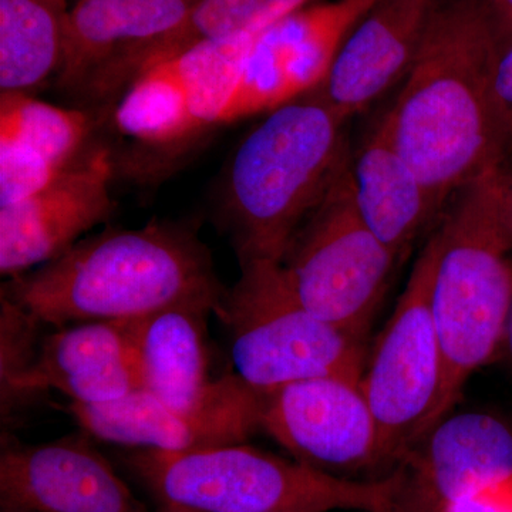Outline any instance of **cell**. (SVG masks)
Returning a JSON list of instances; mask_svg holds the SVG:
<instances>
[{"label": "cell", "mask_w": 512, "mask_h": 512, "mask_svg": "<svg viewBox=\"0 0 512 512\" xmlns=\"http://www.w3.org/2000/svg\"><path fill=\"white\" fill-rule=\"evenodd\" d=\"M500 53L490 0H436L412 69L380 119L440 214L511 156L512 120L495 89Z\"/></svg>", "instance_id": "6da1fadb"}, {"label": "cell", "mask_w": 512, "mask_h": 512, "mask_svg": "<svg viewBox=\"0 0 512 512\" xmlns=\"http://www.w3.org/2000/svg\"><path fill=\"white\" fill-rule=\"evenodd\" d=\"M225 292L197 234L158 220L80 239L2 285L3 299L49 328L140 318L177 305L207 306L217 315Z\"/></svg>", "instance_id": "7a4b0ae2"}, {"label": "cell", "mask_w": 512, "mask_h": 512, "mask_svg": "<svg viewBox=\"0 0 512 512\" xmlns=\"http://www.w3.org/2000/svg\"><path fill=\"white\" fill-rule=\"evenodd\" d=\"M346 123L308 93L265 113L239 141L218 204L239 264L282 261L296 229L352 157Z\"/></svg>", "instance_id": "3957f363"}, {"label": "cell", "mask_w": 512, "mask_h": 512, "mask_svg": "<svg viewBox=\"0 0 512 512\" xmlns=\"http://www.w3.org/2000/svg\"><path fill=\"white\" fill-rule=\"evenodd\" d=\"M495 173L458 191L436 227L440 248L431 302L444 362L439 423L471 375L494 356L512 312V231Z\"/></svg>", "instance_id": "277c9868"}, {"label": "cell", "mask_w": 512, "mask_h": 512, "mask_svg": "<svg viewBox=\"0 0 512 512\" xmlns=\"http://www.w3.org/2000/svg\"><path fill=\"white\" fill-rule=\"evenodd\" d=\"M128 463L163 512H387L396 491L393 473L348 480L245 443L191 453L138 450Z\"/></svg>", "instance_id": "5b68a950"}, {"label": "cell", "mask_w": 512, "mask_h": 512, "mask_svg": "<svg viewBox=\"0 0 512 512\" xmlns=\"http://www.w3.org/2000/svg\"><path fill=\"white\" fill-rule=\"evenodd\" d=\"M217 318L228 329L238 375L261 392L315 377L360 382L365 340L313 315L295 295L279 262H242Z\"/></svg>", "instance_id": "8992f818"}, {"label": "cell", "mask_w": 512, "mask_h": 512, "mask_svg": "<svg viewBox=\"0 0 512 512\" xmlns=\"http://www.w3.org/2000/svg\"><path fill=\"white\" fill-rule=\"evenodd\" d=\"M350 161L296 229L279 264L313 315L365 340L399 258L360 217Z\"/></svg>", "instance_id": "52a82bcc"}, {"label": "cell", "mask_w": 512, "mask_h": 512, "mask_svg": "<svg viewBox=\"0 0 512 512\" xmlns=\"http://www.w3.org/2000/svg\"><path fill=\"white\" fill-rule=\"evenodd\" d=\"M439 248L434 228L360 377L390 473L439 423L444 362L431 302Z\"/></svg>", "instance_id": "ba28073f"}, {"label": "cell", "mask_w": 512, "mask_h": 512, "mask_svg": "<svg viewBox=\"0 0 512 512\" xmlns=\"http://www.w3.org/2000/svg\"><path fill=\"white\" fill-rule=\"evenodd\" d=\"M265 392L238 375L212 380L187 409L167 406L144 390L107 403H76L67 412L96 439L140 450L191 453L245 443L262 430Z\"/></svg>", "instance_id": "9c48e42d"}, {"label": "cell", "mask_w": 512, "mask_h": 512, "mask_svg": "<svg viewBox=\"0 0 512 512\" xmlns=\"http://www.w3.org/2000/svg\"><path fill=\"white\" fill-rule=\"evenodd\" d=\"M262 430L293 460L330 476L390 474L379 427L356 380L315 377L265 392Z\"/></svg>", "instance_id": "30bf717a"}, {"label": "cell", "mask_w": 512, "mask_h": 512, "mask_svg": "<svg viewBox=\"0 0 512 512\" xmlns=\"http://www.w3.org/2000/svg\"><path fill=\"white\" fill-rule=\"evenodd\" d=\"M200 0H79L64 29L56 86L97 113L114 107L121 70L144 47L177 29Z\"/></svg>", "instance_id": "8fae6325"}, {"label": "cell", "mask_w": 512, "mask_h": 512, "mask_svg": "<svg viewBox=\"0 0 512 512\" xmlns=\"http://www.w3.org/2000/svg\"><path fill=\"white\" fill-rule=\"evenodd\" d=\"M113 151L94 146L42 191L0 207V272L13 278L53 261L113 217Z\"/></svg>", "instance_id": "7c38bea8"}, {"label": "cell", "mask_w": 512, "mask_h": 512, "mask_svg": "<svg viewBox=\"0 0 512 512\" xmlns=\"http://www.w3.org/2000/svg\"><path fill=\"white\" fill-rule=\"evenodd\" d=\"M29 340L16 366L2 377V409L18 397L57 390L76 403H107L140 390L124 320L55 328Z\"/></svg>", "instance_id": "4fadbf2b"}, {"label": "cell", "mask_w": 512, "mask_h": 512, "mask_svg": "<svg viewBox=\"0 0 512 512\" xmlns=\"http://www.w3.org/2000/svg\"><path fill=\"white\" fill-rule=\"evenodd\" d=\"M392 473L396 491L387 512H443L463 495L511 476V430L490 414H448Z\"/></svg>", "instance_id": "5bb4252c"}, {"label": "cell", "mask_w": 512, "mask_h": 512, "mask_svg": "<svg viewBox=\"0 0 512 512\" xmlns=\"http://www.w3.org/2000/svg\"><path fill=\"white\" fill-rule=\"evenodd\" d=\"M0 507L25 512H150L84 436L3 439Z\"/></svg>", "instance_id": "9a60e30c"}, {"label": "cell", "mask_w": 512, "mask_h": 512, "mask_svg": "<svg viewBox=\"0 0 512 512\" xmlns=\"http://www.w3.org/2000/svg\"><path fill=\"white\" fill-rule=\"evenodd\" d=\"M436 0H377L346 37L313 90L340 119L369 109L403 82L419 52Z\"/></svg>", "instance_id": "2e32d148"}, {"label": "cell", "mask_w": 512, "mask_h": 512, "mask_svg": "<svg viewBox=\"0 0 512 512\" xmlns=\"http://www.w3.org/2000/svg\"><path fill=\"white\" fill-rule=\"evenodd\" d=\"M377 0H320L264 30L242 72L266 99L285 104L325 80L340 47Z\"/></svg>", "instance_id": "e0dca14e"}, {"label": "cell", "mask_w": 512, "mask_h": 512, "mask_svg": "<svg viewBox=\"0 0 512 512\" xmlns=\"http://www.w3.org/2000/svg\"><path fill=\"white\" fill-rule=\"evenodd\" d=\"M211 313L207 306L177 305L124 320L140 390L178 409L200 402L212 382L207 346Z\"/></svg>", "instance_id": "ac0fdd59"}, {"label": "cell", "mask_w": 512, "mask_h": 512, "mask_svg": "<svg viewBox=\"0 0 512 512\" xmlns=\"http://www.w3.org/2000/svg\"><path fill=\"white\" fill-rule=\"evenodd\" d=\"M350 174L360 217L397 258L441 217L382 120L352 154Z\"/></svg>", "instance_id": "d6986e66"}, {"label": "cell", "mask_w": 512, "mask_h": 512, "mask_svg": "<svg viewBox=\"0 0 512 512\" xmlns=\"http://www.w3.org/2000/svg\"><path fill=\"white\" fill-rule=\"evenodd\" d=\"M66 0H0V93L33 94L59 72Z\"/></svg>", "instance_id": "ffe728a7"}, {"label": "cell", "mask_w": 512, "mask_h": 512, "mask_svg": "<svg viewBox=\"0 0 512 512\" xmlns=\"http://www.w3.org/2000/svg\"><path fill=\"white\" fill-rule=\"evenodd\" d=\"M320 0H200L173 32L144 47L121 70L119 89L153 67L205 40L261 35L276 22Z\"/></svg>", "instance_id": "44dd1931"}, {"label": "cell", "mask_w": 512, "mask_h": 512, "mask_svg": "<svg viewBox=\"0 0 512 512\" xmlns=\"http://www.w3.org/2000/svg\"><path fill=\"white\" fill-rule=\"evenodd\" d=\"M94 111L67 109L33 94L0 93V140L36 151L59 170H67L90 150Z\"/></svg>", "instance_id": "7402d4cb"}, {"label": "cell", "mask_w": 512, "mask_h": 512, "mask_svg": "<svg viewBox=\"0 0 512 512\" xmlns=\"http://www.w3.org/2000/svg\"><path fill=\"white\" fill-rule=\"evenodd\" d=\"M113 113L120 133L146 146L175 147L201 134L192 119L190 93L157 67L128 86Z\"/></svg>", "instance_id": "603a6c76"}, {"label": "cell", "mask_w": 512, "mask_h": 512, "mask_svg": "<svg viewBox=\"0 0 512 512\" xmlns=\"http://www.w3.org/2000/svg\"><path fill=\"white\" fill-rule=\"evenodd\" d=\"M63 171L23 144L0 140V207L32 197Z\"/></svg>", "instance_id": "cb8c5ba5"}, {"label": "cell", "mask_w": 512, "mask_h": 512, "mask_svg": "<svg viewBox=\"0 0 512 512\" xmlns=\"http://www.w3.org/2000/svg\"><path fill=\"white\" fill-rule=\"evenodd\" d=\"M443 512H512V474L463 495Z\"/></svg>", "instance_id": "d4e9b609"}, {"label": "cell", "mask_w": 512, "mask_h": 512, "mask_svg": "<svg viewBox=\"0 0 512 512\" xmlns=\"http://www.w3.org/2000/svg\"><path fill=\"white\" fill-rule=\"evenodd\" d=\"M495 89L504 110L512 120V42L501 49L495 69Z\"/></svg>", "instance_id": "484cf974"}, {"label": "cell", "mask_w": 512, "mask_h": 512, "mask_svg": "<svg viewBox=\"0 0 512 512\" xmlns=\"http://www.w3.org/2000/svg\"><path fill=\"white\" fill-rule=\"evenodd\" d=\"M501 49L512 42V0H490Z\"/></svg>", "instance_id": "4316f807"}, {"label": "cell", "mask_w": 512, "mask_h": 512, "mask_svg": "<svg viewBox=\"0 0 512 512\" xmlns=\"http://www.w3.org/2000/svg\"><path fill=\"white\" fill-rule=\"evenodd\" d=\"M495 181H497L498 194H500L501 204H503L505 218H507L512 231V170L508 164L498 168L495 173Z\"/></svg>", "instance_id": "83f0119b"}, {"label": "cell", "mask_w": 512, "mask_h": 512, "mask_svg": "<svg viewBox=\"0 0 512 512\" xmlns=\"http://www.w3.org/2000/svg\"><path fill=\"white\" fill-rule=\"evenodd\" d=\"M505 336H507L508 345H510V350L512 353V312L510 320H508L507 333H505Z\"/></svg>", "instance_id": "f1b7e54d"}, {"label": "cell", "mask_w": 512, "mask_h": 512, "mask_svg": "<svg viewBox=\"0 0 512 512\" xmlns=\"http://www.w3.org/2000/svg\"><path fill=\"white\" fill-rule=\"evenodd\" d=\"M2 512H25V511L12 510V508H2Z\"/></svg>", "instance_id": "f546056e"}]
</instances>
